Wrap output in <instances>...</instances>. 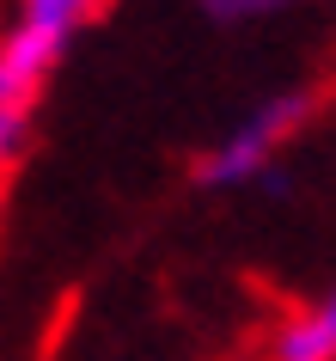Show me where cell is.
<instances>
[{"label": "cell", "mask_w": 336, "mask_h": 361, "mask_svg": "<svg viewBox=\"0 0 336 361\" xmlns=\"http://www.w3.org/2000/svg\"><path fill=\"white\" fill-rule=\"evenodd\" d=\"M312 111H318V92H312V86L269 92L257 111H244L220 141H208V147L196 153V166H189L196 190L226 196V190H251V184L281 190V153L299 141V129L312 123Z\"/></svg>", "instance_id": "cell-1"}, {"label": "cell", "mask_w": 336, "mask_h": 361, "mask_svg": "<svg viewBox=\"0 0 336 361\" xmlns=\"http://www.w3.org/2000/svg\"><path fill=\"white\" fill-rule=\"evenodd\" d=\"M111 0H13V19L0 25V86L37 104L61 56Z\"/></svg>", "instance_id": "cell-2"}, {"label": "cell", "mask_w": 336, "mask_h": 361, "mask_svg": "<svg viewBox=\"0 0 336 361\" xmlns=\"http://www.w3.org/2000/svg\"><path fill=\"white\" fill-rule=\"evenodd\" d=\"M257 361H336V288L287 306L257 343Z\"/></svg>", "instance_id": "cell-3"}, {"label": "cell", "mask_w": 336, "mask_h": 361, "mask_svg": "<svg viewBox=\"0 0 336 361\" xmlns=\"http://www.w3.org/2000/svg\"><path fill=\"white\" fill-rule=\"evenodd\" d=\"M31 129H37V104L0 86V178H6V171L25 159V147H31Z\"/></svg>", "instance_id": "cell-4"}, {"label": "cell", "mask_w": 336, "mask_h": 361, "mask_svg": "<svg viewBox=\"0 0 336 361\" xmlns=\"http://www.w3.org/2000/svg\"><path fill=\"white\" fill-rule=\"evenodd\" d=\"M214 25H257V19H275L287 6H306V0H196Z\"/></svg>", "instance_id": "cell-5"}]
</instances>
